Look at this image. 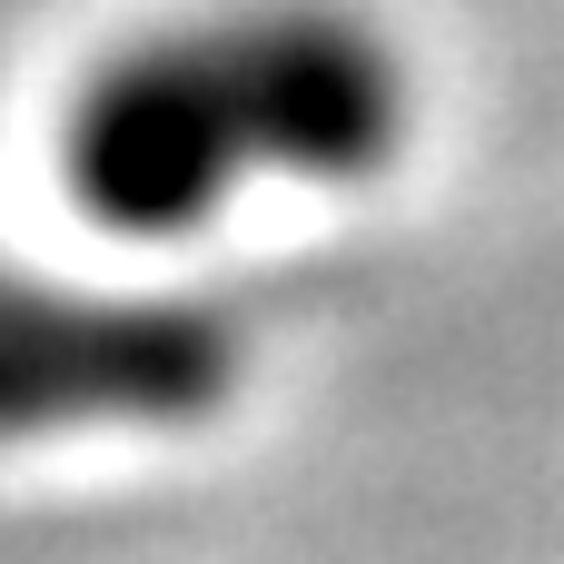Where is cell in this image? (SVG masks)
Masks as SVG:
<instances>
[{
	"mask_svg": "<svg viewBox=\"0 0 564 564\" xmlns=\"http://www.w3.org/2000/svg\"><path fill=\"white\" fill-rule=\"evenodd\" d=\"M416 119L406 59L337 0H228L119 40L59 119V188L89 228L188 238L258 188H357Z\"/></svg>",
	"mask_w": 564,
	"mask_h": 564,
	"instance_id": "1",
	"label": "cell"
},
{
	"mask_svg": "<svg viewBox=\"0 0 564 564\" xmlns=\"http://www.w3.org/2000/svg\"><path fill=\"white\" fill-rule=\"evenodd\" d=\"M248 377V327L178 288H30L10 317L20 436H178Z\"/></svg>",
	"mask_w": 564,
	"mask_h": 564,
	"instance_id": "2",
	"label": "cell"
}]
</instances>
